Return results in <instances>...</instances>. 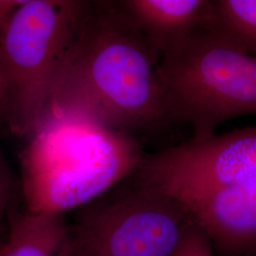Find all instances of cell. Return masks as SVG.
Returning a JSON list of instances; mask_svg holds the SVG:
<instances>
[{"label": "cell", "instance_id": "obj_1", "mask_svg": "<svg viewBox=\"0 0 256 256\" xmlns=\"http://www.w3.org/2000/svg\"><path fill=\"white\" fill-rule=\"evenodd\" d=\"M160 58L117 1H86L46 112H76L126 134L162 126L171 119Z\"/></svg>", "mask_w": 256, "mask_h": 256}, {"label": "cell", "instance_id": "obj_2", "mask_svg": "<svg viewBox=\"0 0 256 256\" xmlns=\"http://www.w3.org/2000/svg\"><path fill=\"white\" fill-rule=\"evenodd\" d=\"M28 138L20 189L32 212L81 209L136 172L144 158L129 134L72 111H48Z\"/></svg>", "mask_w": 256, "mask_h": 256}, {"label": "cell", "instance_id": "obj_3", "mask_svg": "<svg viewBox=\"0 0 256 256\" xmlns=\"http://www.w3.org/2000/svg\"><path fill=\"white\" fill-rule=\"evenodd\" d=\"M158 76L171 120L191 126L192 140L220 124L256 114V57L207 26L162 56Z\"/></svg>", "mask_w": 256, "mask_h": 256}, {"label": "cell", "instance_id": "obj_4", "mask_svg": "<svg viewBox=\"0 0 256 256\" xmlns=\"http://www.w3.org/2000/svg\"><path fill=\"white\" fill-rule=\"evenodd\" d=\"M86 1L22 0L0 30L7 126L28 137L45 115Z\"/></svg>", "mask_w": 256, "mask_h": 256}, {"label": "cell", "instance_id": "obj_5", "mask_svg": "<svg viewBox=\"0 0 256 256\" xmlns=\"http://www.w3.org/2000/svg\"><path fill=\"white\" fill-rule=\"evenodd\" d=\"M192 222L178 198L136 183L80 209L70 256H172Z\"/></svg>", "mask_w": 256, "mask_h": 256}, {"label": "cell", "instance_id": "obj_6", "mask_svg": "<svg viewBox=\"0 0 256 256\" xmlns=\"http://www.w3.org/2000/svg\"><path fill=\"white\" fill-rule=\"evenodd\" d=\"M137 183L185 200L256 182V126L191 140L144 158Z\"/></svg>", "mask_w": 256, "mask_h": 256}, {"label": "cell", "instance_id": "obj_7", "mask_svg": "<svg viewBox=\"0 0 256 256\" xmlns=\"http://www.w3.org/2000/svg\"><path fill=\"white\" fill-rule=\"evenodd\" d=\"M223 256H248L256 250V182L180 200Z\"/></svg>", "mask_w": 256, "mask_h": 256}, {"label": "cell", "instance_id": "obj_8", "mask_svg": "<svg viewBox=\"0 0 256 256\" xmlns=\"http://www.w3.org/2000/svg\"><path fill=\"white\" fill-rule=\"evenodd\" d=\"M120 10L160 56L210 24L212 0H124Z\"/></svg>", "mask_w": 256, "mask_h": 256}, {"label": "cell", "instance_id": "obj_9", "mask_svg": "<svg viewBox=\"0 0 256 256\" xmlns=\"http://www.w3.org/2000/svg\"><path fill=\"white\" fill-rule=\"evenodd\" d=\"M70 232L64 214L12 210L0 256H70Z\"/></svg>", "mask_w": 256, "mask_h": 256}, {"label": "cell", "instance_id": "obj_10", "mask_svg": "<svg viewBox=\"0 0 256 256\" xmlns=\"http://www.w3.org/2000/svg\"><path fill=\"white\" fill-rule=\"evenodd\" d=\"M209 27L256 56V0H214Z\"/></svg>", "mask_w": 256, "mask_h": 256}, {"label": "cell", "instance_id": "obj_11", "mask_svg": "<svg viewBox=\"0 0 256 256\" xmlns=\"http://www.w3.org/2000/svg\"><path fill=\"white\" fill-rule=\"evenodd\" d=\"M172 256H216L209 238L192 220Z\"/></svg>", "mask_w": 256, "mask_h": 256}, {"label": "cell", "instance_id": "obj_12", "mask_svg": "<svg viewBox=\"0 0 256 256\" xmlns=\"http://www.w3.org/2000/svg\"><path fill=\"white\" fill-rule=\"evenodd\" d=\"M16 183L5 158L0 152V227L14 210Z\"/></svg>", "mask_w": 256, "mask_h": 256}, {"label": "cell", "instance_id": "obj_13", "mask_svg": "<svg viewBox=\"0 0 256 256\" xmlns=\"http://www.w3.org/2000/svg\"><path fill=\"white\" fill-rule=\"evenodd\" d=\"M9 118V101L6 84L4 80L3 70L0 61V124H5L7 126Z\"/></svg>", "mask_w": 256, "mask_h": 256}, {"label": "cell", "instance_id": "obj_14", "mask_svg": "<svg viewBox=\"0 0 256 256\" xmlns=\"http://www.w3.org/2000/svg\"><path fill=\"white\" fill-rule=\"evenodd\" d=\"M22 0H0V30L4 27Z\"/></svg>", "mask_w": 256, "mask_h": 256}]
</instances>
